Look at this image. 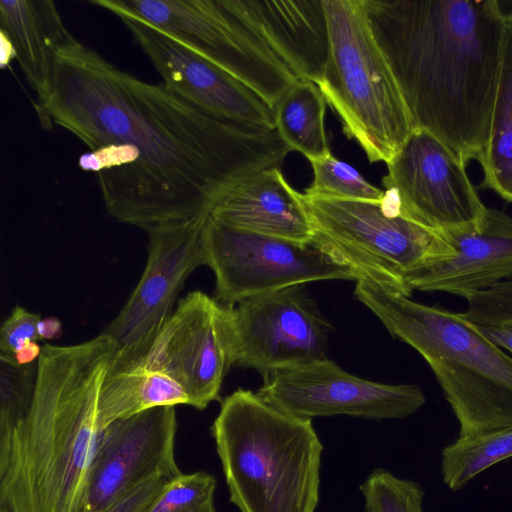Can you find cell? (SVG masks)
<instances>
[{"label": "cell", "instance_id": "obj_20", "mask_svg": "<svg viewBox=\"0 0 512 512\" xmlns=\"http://www.w3.org/2000/svg\"><path fill=\"white\" fill-rule=\"evenodd\" d=\"M0 34L11 43L15 58L37 100L52 86L59 51L74 37L51 0L0 1Z\"/></svg>", "mask_w": 512, "mask_h": 512}, {"label": "cell", "instance_id": "obj_5", "mask_svg": "<svg viewBox=\"0 0 512 512\" xmlns=\"http://www.w3.org/2000/svg\"><path fill=\"white\" fill-rule=\"evenodd\" d=\"M211 434L240 512H315L324 447L311 419L239 388L222 400Z\"/></svg>", "mask_w": 512, "mask_h": 512}, {"label": "cell", "instance_id": "obj_8", "mask_svg": "<svg viewBox=\"0 0 512 512\" xmlns=\"http://www.w3.org/2000/svg\"><path fill=\"white\" fill-rule=\"evenodd\" d=\"M138 16L229 72L272 108L298 80L229 0H90Z\"/></svg>", "mask_w": 512, "mask_h": 512}, {"label": "cell", "instance_id": "obj_4", "mask_svg": "<svg viewBox=\"0 0 512 512\" xmlns=\"http://www.w3.org/2000/svg\"><path fill=\"white\" fill-rule=\"evenodd\" d=\"M355 296L428 363L458 420L457 438L512 429V357L477 325L367 281H356Z\"/></svg>", "mask_w": 512, "mask_h": 512}, {"label": "cell", "instance_id": "obj_22", "mask_svg": "<svg viewBox=\"0 0 512 512\" xmlns=\"http://www.w3.org/2000/svg\"><path fill=\"white\" fill-rule=\"evenodd\" d=\"M477 161L483 170L481 188L512 202V23L506 24L490 132Z\"/></svg>", "mask_w": 512, "mask_h": 512}, {"label": "cell", "instance_id": "obj_1", "mask_svg": "<svg viewBox=\"0 0 512 512\" xmlns=\"http://www.w3.org/2000/svg\"><path fill=\"white\" fill-rule=\"evenodd\" d=\"M37 112L89 148L78 165L96 173L108 214L144 230L210 214L227 190L291 152L276 129L215 118L75 38Z\"/></svg>", "mask_w": 512, "mask_h": 512}, {"label": "cell", "instance_id": "obj_12", "mask_svg": "<svg viewBox=\"0 0 512 512\" xmlns=\"http://www.w3.org/2000/svg\"><path fill=\"white\" fill-rule=\"evenodd\" d=\"M386 165L385 191L412 221L440 232L476 224L485 215L466 165L429 131L414 128Z\"/></svg>", "mask_w": 512, "mask_h": 512}, {"label": "cell", "instance_id": "obj_28", "mask_svg": "<svg viewBox=\"0 0 512 512\" xmlns=\"http://www.w3.org/2000/svg\"><path fill=\"white\" fill-rule=\"evenodd\" d=\"M216 478L203 471L169 480L144 512H216Z\"/></svg>", "mask_w": 512, "mask_h": 512}, {"label": "cell", "instance_id": "obj_37", "mask_svg": "<svg viewBox=\"0 0 512 512\" xmlns=\"http://www.w3.org/2000/svg\"><path fill=\"white\" fill-rule=\"evenodd\" d=\"M507 323H511V324H512V321H510V322H507Z\"/></svg>", "mask_w": 512, "mask_h": 512}, {"label": "cell", "instance_id": "obj_13", "mask_svg": "<svg viewBox=\"0 0 512 512\" xmlns=\"http://www.w3.org/2000/svg\"><path fill=\"white\" fill-rule=\"evenodd\" d=\"M231 308L234 365L265 377L327 358L331 326L304 285L250 297Z\"/></svg>", "mask_w": 512, "mask_h": 512}, {"label": "cell", "instance_id": "obj_32", "mask_svg": "<svg viewBox=\"0 0 512 512\" xmlns=\"http://www.w3.org/2000/svg\"><path fill=\"white\" fill-rule=\"evenodd\" d=\"M480 332L492 343L512 353V324L477 325Z\"/></svg>", "mask_w": 512, "mask_h": 512}, {"label": "cell", "instance_id": "obj_17", "mask_svg": "<svg viewBox=\"0 0 512 512\" xmlns=\"http://www.w3.org/2000/svg\"><path fill=\"white\" fill-rule=\"evenodd\" d=\"M449 251L405 277L408 289L444 292L470 299L512 280V217L488 208L476 224L439 232Z\"/></svg>", "mask_w": 512, "mask_h": 512}, {"label": "cell", "instance_id": "obj_16", "mask_svg": "<svg viewBox=\"0 0 512 512\" xmlns=\"http://www.w3.org/2000/svg\"><path fill=\"white\" fill-rule=\"evenodd\" d=\"M176 431L175 406L151 408L106 426L88 482L86 512H103L155 476H179Z\"/></svg>", "mask_w": 512, "mask_h": 512}, {"label": "cell", "instance_id": "obj_15", "mask_svg": "<svg viewBox=\"0 0 512 512\" xmlns=\"http://www.w3.org/2000/svg\"><path fill=\"white\" fill-rule=\"evenodd\" d=\"M105 10L123 22L163 84L180 98L221 120L275 129L274 109L247 84L138 16Z\"/></svg>", "mask_w": 512, "mask_h": 512}, {"label": "cell", "instance_id": "obj_33", "mask_svg": "<svg viewBox=\"0 0 512 512\" xmlns=\"http://www.w3.org/2000/svg\"><path fill=\"white\" fill-rule=\"evenodd\" d=\"M37 331L40 340H55L63 333L62 323L54 316L41 318L38 322Z\"/></svg>", "mask_w": 512, "mask_h": 512}, {"label": "cell", "instance_id": "obj_24", "mask_svg": "<svg viewBox=\"0 0 512 512\" xmlns=\"http://www.w3.org/2000/svg\"><path fill=\"white\" fill-rule=\"evenodd\" d=\"M512 457V429L457 438L441 452V475L452 491L491 466Z\"/></svg>", "mask_w": 512, "mask_h": 512}, {"label": "cell", "instance_id": "obj_19", "mask_svg": "<svg viewBox=\"0 0 512 512\" xmlns=\"http://www.w3.org/2000/svg\"><path fill=\"white\" fill-rule=\"evenodd\" d=\"M210 216L233 228L298 243L309 244L314 239L301 193L276 167L261 170L227 190Z\"/></svg>", "mask_w": 512, "mask_h": 512}, {"label": "cell", "instance_id": "obj_35", "mask_svg": "<svg viewBox=\"0 0 512 512\" xmlns=\"http://www.w3.org/2000/svg\"><path fill=\"white\" fill-rule=\"evenodd\" d=\"M497 9L506 24L512 23V0H495Z\"/></svg>", "mask_w": 512, "mask_h": 512}, {"label": "cell", "instance_id": "obj_10", "mask_svg": "<svg viewBox=\"0 0 512 512\" xmlns=\"http://www.w3.org/2000/svg\"><path fill=\"white\" fill-rule=\"evenodd\" d=\"M210 214L146 229L148 259L143 274L116 318L103 331L115 354L108 372L140 359L170 318L189 274L205 265L203 233Z\"/></svg>", "mask_w": 512, "mask_h": 512}, {"label": "cell", "instance_id": "obj_7", "mask_svg": "<svg viewBox=\"0 0 512 512\" xmlns=\"http://www.w3.org/2000/svg\"><path fill=\"white\" fill-rule=\"evenodd\" d=\"M301 199L313 227V242L347 264L356 281L410 297L406 275L448 251L439 232L401 214L387 191L379 201L305 193Z\"/></svg>", "mask_w": 512, "mask_h": 512}, {"label": "cell", "instance_id": "obj_31", "mask_svg": "<svg viewBox=\"0 0 512 512\" xmlns=\"http://www.w3.org/2000/svg\"><path fill=\"white\" fill-rule=\"evenodd\" d=\"M168 481L155 476L130 490L103 512H144Z\"/></svg>", "mask_w": 512, "mask_h": 512}, {"label": "cell", "instance_id": "obj_30", "mask_svg": "<svg viewBox=\"0 0 512 512\" xmlns=\"http://www.w3.org/2000/svg\"><path fill=\"white\" fill-rule=\"evenodd\" d=\"M41 316L16 306L0 329V353L13 355L17 349L30 341H39L37 331Z\"/></svg>", "mask_w": 512, "mask_h": 512}, {"label": "cell", "instance_id": "obj_36", "mask_svg": "<svg viewBox=\"0 0 512 512\" xmlns=\"http://www.w3.org/2000/svg\"><path fill=\"white\" fill-rule=\"evenodd\" d=\"M1 64L5 66L11 59L15 58L14 50L9 40L1 34Z\"/></svg>", "mask_w": 512, "mask_h": 512}, {"label": "cell", "instance_id": "obj_2", "mask_svg": "<svg viewBox=\"0 0 512 512\" xmlns=\"http://www.w3.org/2000/svg\"><path fill=\"white\" fill-rule=\"evenodd\" d=\"M414 128L467 164L489 136L506 23L495 0H363Z\"/></svg>", "mask_w": 512, "mask_h": 512}, {"label": "cell", "instance_id": "obj_25", "mask_svg": "<svg viewBox=\"0 0 512 512\" xmlns=\"http://www.w3.org/2000/svg\"><path fill=\"white\" fill-rule=\"evenodd\" d=\"M37 362L19 365L12 355L0 353V452L6 448L14 428L30 412Z\"/></svg>", "mask_w": 512, "mask_h": 512}, {"label": "cell", "instance_id": "obj_21", "mask_svg": "<svg viewBox=\"0 0 512 512\" xmlns=\"http://www.w3.org/2000/svg\"><path fill=\"white\" fill-rule=\"evenodd\" d=\"M189 405L182 385L166 373L131 366L108 372L99 395L98 423L104 429L115 420L161 406Z\"/></svg>", "mask_w": 512, "mask_h": 512}, {"label": "cell", "instance_id": "obj_11", "mask_svg": "<svg viewBox=\"0 0 512 512\" xmlns=\"http://www.w3.org/2000/svg\"><path fill=\"white\" fill-rule=\"evenodd\" d=\"M234 350L232 308L193 291L179 301L148 351L128 367L168 374L185 389L190 406L203 410L219 400Z\"/></svg>", "mask_w": 512, "mask_h": 512}, {"label": "cell", "instance_id": "obj_14", "mask_svg": "<svg viewBox=\"0 0 512 512\" xmlns=\"http://www.w3.org/2000/svg\"><path fill=\"white\" fill-rule=\"evenodd\" d=\"M256 392L277 409L300 418L348 415L401 419L426 398L414 384L391 385L354 376L325 358L263 377Z\"/></svg>", "mask_w": 512, "mask_h": 512}, {"label": "cell", "instance_id": "obj_9", "mask_svg": "<svg viewBox=\"0 0 512 512\" xmlns=\"http://www.w3.org/2000/svg\"><path fill=\"white\" fill-rule=\"evenodd\" d=\"M203 244L205 265L216 279L215 299L227 307L314 281L356 280L347 264L314 242L298 243L233 228L210 215Z\"/></svg>", "mask_w": 512, "mask_h": 512}, {"label": "cell", "instance_id": "obj_6", "mask_svg": "<svg viewBox=\"0 0 512 512\" xmlns=\"http://www.w3.org/2000/svg\"><path fill=\"white\" fill-rule=\"evenodd\" d=\"M329 53L317 84L371 163H387L414 129L410 113L369 24L363 0H323Z\"/></svg>", "mask_w": 512, "mask_h": 512}, {"label": "cell", "instance_id": "obj_18", "mask_svg": "<svg viewBox=\"0 0 512 512\" xmlns=\"http://www.w3.org/2000/svg\"><path fill=\"white\" fill-rule=\"evenodd\" d=\"M298 79L321 81L329 53L323 0H229Z\"/></svg>", "mask_w": 512, "mask_h": 512}, {"label": "cell", "instance_id": "obj_29", "mask_svg": "<svg viewBox=\"0 0 512 512\" xmlns=\"http://www.w3.org/2000/svg\"><path fill=\"white\" fill-rule=\"evenodd\" d=\"M462 315L475 325H499L512 321V280L472 296Z\"/></svg>", "mask_w": 512, "mask_h": 512}, {"label": "cell", "instance_id": "obj_26", "mask_svg": "<svg viewBox=\"0 0 512 512\" xmlns=\"http://www.w3.org/2000/svg\"><path fill=\"white\" fill-rule=\"evenodd\" d=\"M310 163L313 180L304 191L307 195L370 201H379L385 195V190L372 185L355 168L331 152Z\"/></svg>", "mask_w": 512, "mask_h": 512}, {"label": "cell", "instance_id": "obj_3", "mask_svg": "<svg viewBox=\"0 0 512 512\" xmlns=\"http://www.w3.org/2000/svg\"><path fill=\"white\" fill-rule=\"evenodd\" d=\"M114 354L104 333L42 346L32 407L0 452V512H86L104 431L99 395Z\"/></svg>", "mask_w": 512, "mask_h": 512}, {"label": "cell", "instance_id": "obj_27", "mask_svg": "<svg viewBox=\"0 0 512 512\" xmlns=\"http://www.w3.org/2000/svg\"><path fill=\"white\" fill-rule=\"evenodd\" d=\"M360 490L365 512H423L421 485L398 478L385 469L373 470L360 485Z\"/></svg>", "mask_w": 512, "mask_h": 512}, {"label": "cell", "instance_id": "obj_23", "mask_svg": "<svg viewBox=\"0 0 512 512\" xmlns=\"http://www.w3.org/2000/svg\"><path fill=\"white\" fill-rule=\"evenodd\" d=\"M326 104L314 82L298 79L273 107L279 137L309 162L331 152L325 130Z\"/></svg>", "mask_w": 512, "mask_h": 512}, {"label": "cell", "instance_id": "obj_34", "mask_svg": "<svg viewBox=\"0 0 512 512\" xmlns=\"http://www.w3.org/2000/svg\"><path fill=\"white\" fill-rule=\"evenodd\" d=\"M42 347L36 341H30L22 345L12 355L19 365L36 363L41 355Z\"/></svg>", "mask_w": 512, "mask_h": 512}]
</instances>
